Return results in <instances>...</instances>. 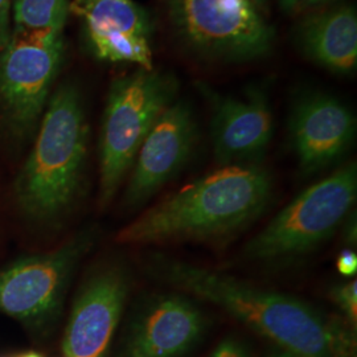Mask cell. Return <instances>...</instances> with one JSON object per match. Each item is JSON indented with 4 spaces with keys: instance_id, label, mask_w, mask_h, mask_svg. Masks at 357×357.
I'll list each match as a JSON object with an SVG mask.
<instances>
[{
    "instance_id": "6da1fadb",
    "label": "cell",
    "mask_w": 357,
    "mask_h": 357,
    "mask_svg": "<svg viewBox=\"0 0 357 357\" xmlns=\"http://www.w3.org/2000/svg\"><path fill=\"white\" fill-rule=\"evenodd\" d=\"M149 274L178 291L221 307L234 319L295 357H335L343 327L287 294L257 287L227 273L153 253Z\"/></svg>"
},
{
    "instance_id": "7a4b0ae2",
    "label": "cell",
    "mask_w": 357,
    "mask_h": 357,
    "mask_svg": "<svg viewBox=\"0 0 357 357\" xmlns=\"http://www.w3.org/2000/svg\"><path fill=\"white\" fill-rule=\"evenodd\" d=\"M273 191L259 165L224 166L153 205L119 230L122 245L205 241L243 229L265 208Z\"/></svg>"
},
{
    "instance_id": "3957f363",
    "label": "cell",
    "mask_w": 357,
    "mask_h": 357,
    "mask_svg": "<svg viewBox=\"0 0 357 357\" xmlns=\"http://www.w3.org/2000/svg\"><path fill=\"white\" fill-rule=\"evenodd\" d=\"M89 126L75 84L60 85L50 97L33 147L13 183L20 215L32 224L54 225L81 192Z\"/></svg>"
},
{
    "instance_id": "277c9868",
    "label": "cell",
    "mask_w": 357,
    "mask_h": 357,
    "mask_svg": "<svg viewBox=\"0 0 357 357\" xmlns=\"http://www.w3.org/2000/svg\"><path fill=\"white\" fill-rule=\"evenodd\" d=\"M178 82L171 75L139 69L113 81L100 138V204L114 199L155 122L175 101Z\"/></svg>"
},
{
    "instance_id": "5b68a950",
    "label": "cell",
    "mask_w": 357,
    "mask_h": 357,
    "mask_svg": "<svg viewBox=\"0 0 357 357\" xmlns=\"http://www.w3.org/2000/svg\"><path fill=\"white\" fill-rule=\"evenodd\" d=\"M64 31L13 26L0 51V137L23 146L38 131L63 64Z\"/></svg>"
},
{
    "instance_id": "8992f818",
    "label": "cell",
    "mask_w": 357,
    "mask_h": 357,
    "mask_svg": "<svg viewBox=\"0 0 357 357\" xmlns=\"http://www.w3.org/2000/svg\"><path fill=\"white\" fill-rule=\"evenodd\" d=\"M356 163H348L298 195L246 243L248 261L277 262L305 255L327 241L352 212Z\"/></svg>"
},
{
    "instance_id": "52a82bcc",
    "label": "cell",
    "mask_w": 357,
    "mask_h": 357,
    "mask_svg": "<svg viewBox=\"0 0 357 357\" xmlns=\"http://www.w3.org/2000/svg\"><path fill=\"white\" fill-rule=\"evenodd\" d=\"M169 20L192 51L222 60L266 56L274 29L252 0H167Z\"/></svg>"
},
{
    "instance_id": "ba28073f",
    "label": "cell",
    "mask_w": 357,
    "mask_h": 357,
    "mask_svg": "<svg viewBox=\"0 0 357 357\" xmlns=\"http://www.w3.org/2000/svg\"><path fill=\"white\" fill-rule=\"evenodd\" d=\"M96 236L93 229L82 230L54 250L20 258L0 270V312L31 324L54 319Z\"/></svg>"
},
{
    "instance_id": "9c48e42d",
    "label": "cell",
    "mask_w": 357,
    "mask_h": 357,
    "mask_svg": "<svg viewBox=\"0 0 357 357\" xmlns=\"http://www.w3.org/2000/svg\"><path fill=\"white\" fill-rule=\"evenodd\" d=\"M205 330L204 312L190 295L156 294L135 308L118 357H184Z\"/></svg>"
},
{
    "instance_id": "30bf717a",
    "label": "cell",
    "mask_w": 357,
    "mask_h": 357,
    "mask_svg": "<svg viewBox=\"0 0 357 357\" xmlns=\"http://www.w3.org/2000/svg\"><path fill=\"white\" fill-rule=\"evenodd\" d=\"M130 274L106 265L82 283L65 328V357H107L130 293Z\"/></svg>"
},
{
    "instance_id": "8fae6325",
    "label": "cell",
    "mask_w": 357,
    "mask_h": 357,
    "mask_svg": "<svg viewBox=\"0 0 357 357\" xmlns=\"http://www.w3.org/2000/svg\"><path fill=\"white\" fill-rule=\"evenodd\" d=\"M197 123L190 103H171L155 122L135 156L123 204L137 209L174 178L191 158Z\"/></svg>"
},
{
    "instance_id": "7c38bea8",
    "label": "cell",
    "mask_w": 357,
    "mask_h": 357,
    "mask_svg": "<svg viewBox=\"0 0 357 357\" xmlns=\"http://www.w3.org/2000/svg\"><path fill=\"white\" fill-rule=\"evenodd\" d=\"M199 88L212 110L211 137L217 162L222 167L258 165L274 132L268 96L255 89L243 97H231L205 84Z\"/></svg>"
},
{
    "instance_id": "4fadbf2b",
    "label": "cell",
    "mask_w": 357,
    "mask_h": 357,
    "mask_svg": "<svg viewBox=\"0 0 357 357\" xmlns=\"http://www.w3.org/2000/svg\"><path fill=\"white\" fill-rule=\"evenodd\" d=\"M356 134L355 115L337 98L311 93L294 105L290 138L301 168L315 174L340 159Z\"/></svg>"
},
{
    "instance_id": "5bb4252c",
    "label": "cell",
    "mask_w": 357,
    "mask_h": 357,
    "mask_svg": "<svg viewBox=\"0 0 357 357\" xmlns=\"http://www.w3.org/2000/svg\"><path fill=\"white\" fill-rule=\"evenodd\" d=\"M296 43L310 60L337 73L357 65V16L351 6L315 13L296 29Z\"/></svg>"
},
{
    "instance_id": "9a60e30c",
    "label": "cell",
    "mask_w": 357,
    "mask_h": 357,
    "mask_svg": "<svg viewBox=\"0 0 357 357\" xmlns=\"http://www.w3.org/2000/svg\"><path fill=\"white\" fill-rule=\"evenodd\" d=\"M69 11L79 16L86 35L130 33L141 38H150L151 20L132 0H73Z\"/></svg>"
},
{
    "instance_id": "2e32d148",
    "label": "cell",
    "mask_w": 357,
    "mask_h": 357,
    "mask_svg": "<svg viewBox=\"0 0 357 357\" xmlns=\"http://www.w3.org/2000/svg\"><path fill=\"white\" fill-rule=\"evenodd\" d=\"M94 54L110 63H134L151 70L153 52L149 38L130 33H109L88 36Z\"/></svg>"
},
{
    "instance_id": "e0dca14e",
    "label": "cell",
    "mask_w": 357,
    "mask_h": 357,
    "mask_svg": "<svg viewBox=\"0 0 357 357\" xmlns=\"http://www.w3.org/2000/svg\"><path fill=\"white\" fill-rule=\"evenodd\" d=\"M13 26L64 31L69 0H11Z\"/></svg>"
},
{
    "instance_id": "ac0fdd59",
    "label": "cell",
    "mask_w": 357,
    "mask_h": 357,
    "mask_svg": "<svg viewBox=\"0 0 357 357\" xmlns=\"http://www.w3.org/2000/svg\"><path fill=\"white\" fill-rule=\"evenodd\" d=\"M332 302L339 307L344 314L345 318L351 324L356 326L357 323V280L347 282L343 284L333 286L331 289Z\"/></svg>"
},
{
    "instance_id": "d6986e66",
    "label": "cell",
    "mask_w": 357,
    "mask_h": 357,
    "mask_svg": "<svg viewBox=\"0 0 357 357\" xmlns=\"http://www.w3.org/2000/svg\"><path fill=\"white\" fill-rule=\"evenodd\" d=\"M209 357H252V355L238 339L227 337L217 345Z\"/></svg>"
},
{
    "instance_id": "ffe728a7",
    "label": "cell",
    "mask_w": 357,
    "mask_h": 357,
    "mask_svg": "<svg viewBox=\"0 0 357 357\" xmlns=\"http://www.w3.org/2000/svg\"><path fill=\"white\" fill-rule=\"evenodd\" d=\"M11 33V0H0V51L8 44Z\"/></svg>"
},
{
    "instance_id": "44dd1931",
    "label": "cell",
    "mask_w": 357,
    "mask_h": 357,
    "mask_svg": "<svg viewBox=\"0 0 357 357\" xmlns=\"http://www.w3.org/2000/svg\"><path fill=\"white\" fill-rule=\"evenodd\" d=\"M336 268L344 277H355L357 271V255L355 249L347 248L336 259Z\"/></svg>"
},
{
    "instance_id": "7402d4cb",
    "label": "cell",
    "mask_w": 357,
    "mask_h": 357,
    "mask_svg": "<svg viewBox=\"0 0 357 357\" xmlns=\"http://www.w3.org/2000/svg\"><path fill=\"white\" fill-rule=\"evenodd\" d=\"M343 237L349 249H356L357 221L356 212H351L343 221Z\"/></svg>"
},
{
    "instance_id": "603a6c76",
    "label": "cell",
    "mask_w": 357,
    "mask_h": 357,
    "mask_svg": "<svg viewBox=\"0 0 357 357\" xmlns=\"http://www.w3.org/2000/svg\"><path fill=\"white\" fill-rule=\"evenodd\" d=\"M299 3H301V0H280L282 8L287 13L294 11Z\"/></svg>"
},
{
    "instance_id": "cb8c5ba5",
    "label": "cell",
    "mask_w": 357,
    "mask_h": 357,
    "mask_svg": "<svg viewBox=\"0 0 357 357\" xmlns=\"http://www.w3.org/2000/svg\"><path fill=\"white\" fill-rule=\"evenodd\" d=\"M268 357H295L293 355H290V354H287V352H284V351H282V349H275V351H273Z\"/></svg>"
},
{
    "instance_id": "d4e9b609",
    "label": "cell",
    "mask_w": 357,
    "mask_h": 357,
    "mask_svg": "<svg viewBox=\"0 0 357 357\" xmlns=\"http://www.w3.org/2000/svg\"><path fill=\"white\" fill-rule=\"evenodd\" d=\"M326 1H328V0H301V3H303L306 6H318V4L326 3Z\"/></svg>"
},
{
    "instance_id": "484cf974",
    "label": "cell",
    "mask_w": 357,
    "mask_h": 357,
    "mask_svg": "<svg viewBox=\"0 0 357 357\" xmlns=\"http://www.w3.org/2000/svg\"><path fill=\"white\" fill-rule=\"evenodd\" d=\"M268 0H252V3L255 4V7H265L268 4Z\"/></svg>"
},
{
    "instance_id": "4316f807",
    "label": "cell",
    "mask_w": 357,
    "mask_h": 357,
    "mask_svg": "<svg viewBox=\"0 0 357 357\" xmlns=\"http://www.w3.org/2000/svg\"><path fill=\"white\" fill-rule=\"evenodd\" d=\"M16 357H41L38 354H33V352H28V354H24V355H19V356Z\"/></svg>"
}]
</instances>
